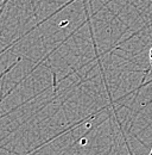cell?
<instances>
[{
    "label": "cell",
    "mask_w": 152,
    "mask_h": 155,
    "mask_svg": "<svg viewBox=\"0 0 152 155\" xmlns=\"http://www.w3.org/2000/svg\"><path fill=\"white\" fill-rule=\"evenodd\" d=\"M149 63H150V69H152V47L149 50Z\"/></svg>",
    "instance_id": "6da1fadb"
},
{
    "label": "cell",
    "mask_w": 152,
    "mask_h": 155,
    "mask_svg": "<svg viewBox=\"0 0 152 155\" xmlns=\"http://www.w3.org/2000/svg\"><path fill=\"white\" fill-rule=\"evenodd\" d=\"M150 155H152V149H151V152H150Z\"/></svg>",
    "instance_id": "7a4b0ae2"
}]
</instances>
